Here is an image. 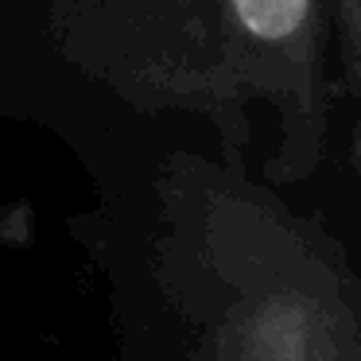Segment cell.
Masks as SVG:
<instances>
[{"label": "cell", "instance_id": "obj_1", "mask_svg": "<svg viewBox=\"0 0 361 361\" xmlns=\"http://www.w3.org/2000/svg\"><path fill=\"white\" fill-rule=\"evenodd\" d=\"M66 47L156 78H283L311 71L330 0H55Z\"/></svg>", "mask_w": 361, "mask_h": 361}]
</instances>
